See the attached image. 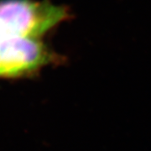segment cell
I'll return each mask as SVG.
<instances>
[{"label":"cell","mask_w":151,"mask_h":151,"mask_svg":"<svg viewBox=\"0 0 151 151\" xmlns=\"http://www.w3.org/2000/svg\"><path fill=\"white\" fill-rule=\"evenodd\" d=\"M69 16L49 0H0V35L39 39Z\"/></svg>","instance_id":"6da1fadb"},{"label":"cell","mask_w":151,"mask_h":151,"mask_svg":"<svg viewBox=\"0 0 151 151\" xmlns=\"http://www.w3.org/2000/svg\"><path fill=\"white\" fill-rule=\"evenodd\" d=\"M55 58L39 39L15 35L0 38V77L32 74Z\"/></svg>","instance_id":"7a4b0ae2"},{"label":"cell","mask_w":151,"mask_h":151,"mask_svg":"<svg viewBox=\"0 0 151 151\" xmlns=\"http://www.w3.org/2000/svg\"><path fill=\"white\" fill-rule=\"evenodd\" d=\"M1 36H2V35H0V38H1Z\"/></svg>","instance_id":"3957f363"}]
</instances>
